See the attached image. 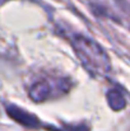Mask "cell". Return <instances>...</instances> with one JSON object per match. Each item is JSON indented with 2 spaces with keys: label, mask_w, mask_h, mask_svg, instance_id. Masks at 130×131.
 Instances as JSON below:
<instances>
[{
  "label": "cell",
  "mask_w": 130,
  "mask_h": 131,
  "mask_svg": "<svg viewBox=\"0 0 130 131\" xmlns=\"http://www.w3.org/2000/svg\"><path fill=\"white\" fill-rule=\"evenodd\" d=\"M74 47L82 57L83 62L91 66V69L97 71H107L108 70V59L102 51V48L96 45L93 41L87 40L83 36H78L74 40Z\"/></svg>",
  "instance_id": "cell-1"
},
{
  "label": "cell",
  "mask_w": 130,
  "mask_h": 131,
  "mask_svg": "<svg viewBox=\"0 0 130 131\" xmlns=\"http://www.w3.org/2000/svg\"><path fill=\"white\" fill-rule=\"evenodd\" d=\"M51 94V85L47 82H40L35 84L31 90V97L35 101H43Z\"/></svg>",
  "instance_id": "cell-2"
},
{
  "label": "cell",
  "mask_w": 130,
  "mask_h": 131,
  "mask_svg": "<svg viewBox=\"0 0 130 131\" xmlns=\"http://www.w3.org/2000/svg\"><path fill=\"white\" fill-rule=\"evenodd\" d=\"M8 112H9L17 121H19L21 124H23V125H26V126H35V125L37 124L33 116H31V115H28V113H26V112H23V111H21V110H18V108H15V110H8Z\"/></svg>",
  "instance_id": "cell-3"
},
{
  "label": "cell",
  "mask_w": 130,
  "mask_h": 131,
  "mask_svg": "<svg viewBox=\"0 0 130 131\" xmlns=\"http://www.w3.org/2000/svg\"><path fill=\"white\" fill-rule=\"evenodd\" d=\"M107 97H108V103H110V106L114 110H120V108H123L125 106V99H124V97L121 95L120 92L111 90Z\"/></svg>",
  "instance_id": "cell-4"
}]
</instances>
